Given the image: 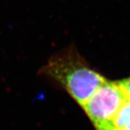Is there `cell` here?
Listing matches in <instances>:
<instances>
[{"instance_id": "6da1fadb", "label": "cell", "mask_w": 130, "mask_h": 130, "mask_svg": "<svg viewBox=\"0 0 130 130\" xmlns=\"http://www.w3.org/2000/svg\"><path fill=\"white\" fill-rule=\"evenodd\" d=\"M39 74L60 85L81 107L107 80L73 47L51 57Z\"/></svg>"}, {"instance_id": "7a4b0ae2", "label": "cell", "mask_w": 130, "mask_h": 130, "mask_svg": "<svg viewBox=\"0 0 130 130\" xmlns=\"http://www.w3.org/2000/svg\"><path fill=\"white\" fill-rule=\"evenodd\" d=\"M126 99L118 82L107 80L82 107L96 130L110 129L115 115Z\"/></svg>"}, {"instance_id": "3957f363", "label": "cell", "mask_w": 130, "mask_h": 130, "mask_svg": "<svg viewBox=\"0 0 130 130\" xmlns=\"http://www.w3.org/2000/svg\"><path fill=\"white\" fill-rule=\"evenodd\" d=\"M112 128L115 130H130V100L128 97L113 120Z\"/></svg>"}, {"instance_id": "277c9868", "label": "cell", "mask_w": 130, "mask_h": 130, "mask_svg": "<svg viewBox=\"0 0 130 130\" xmlns=\"http://www.w3.org/2000/svg\"><path fill=\"white\" fill-rule=\"evenodd\" d=\"M119 85L121 86L124 90V92H125V94L127 96V97L130 100V77L124 78L121 81H118Z\"/></svg>"}, {"instance_id": "5b68a950", "label": "cell", "mask_w": 130, "mask_h": 130, "mask_svg": "<svg viewBox=\"0 0 130 130\" xmlns=\"http://www.w3.org/2000/svg\"><path fill=\"white\" fill-rule=\"evenodd\" d=\"M106 130H115V129H113V128H110V129H106Z\"/></svg>"}]
</instances>
